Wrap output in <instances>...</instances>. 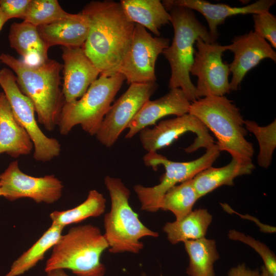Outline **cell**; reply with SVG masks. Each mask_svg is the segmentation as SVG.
<instances>
[{
    "mask_svg": "<svg viewBox=\"0 0 276 276\" xmlns=\"http://www.w3.org/2000/svg\"><path fill=\"white\" fill-rule=\"evenodd\" d=\"M62 93L65 102L80 98L97 79L99 71L82 47H63Z\"/></svg>",
    "mask_w": 276,
    "mask_h": 276,
    "instance_id": "obj_16",
    "label": "cell"
},
{
    "mask_svg": "<svg viewBox=\"0 0 276 276\" xmlns=\"http://www.w3.org/2000/svg\"><path fill=\"white\" fill-rule=\"evenodd\" d=\"M125 80L120 73L100 75L79 99L65 102L57 125L60 134L66 135L79 125L87 133L96 135Z\"/></svg>",
    "mask_w": 276,
    "mask_h": 276,
    "instance_id": "obj_7",
    "label": "cell"
},
{
    "mask_svg": "<svg viewBox=\"0 0 276 276\" xmlns=\"http://www.w3.org/2000/svg\"><path fill=\"white\" fill-rule=\"evenodd\" d=\"M189 113L213 133L220 151L228 152L242 163L252 162L253 145L245 138V120L233 101L225 96H206L192 102Z\"/></svg>",
    "mask_w": 276,
    "mask_h": 276,
    "instance_id": "obj_3",
    "label": "cell"
},
{
    "mask_svg": "<svg viewBox=\"0 0 276 276\" xmlns=\"http://www.w3.org/2000/svg\"><path fill=\"white\" fill-rule=\"evenodd\" d=\"M107 248L98 227L91 224L73 227L52 248L44 270L68 269L76 276H104L106 269L101 257Z\"/></svg>",
    "mask_w": 276,
    "mask_h": 276,
    "instance_id": "obj_5",
    "label": "cell"
},
{
    "mask_svg": "<svg viewBox=\"0 0 276 276\" xmlns=\"http://www.w3.org/2000/svg\"><path fill=\"white\" fill-rule=\"evenodd\" d=\"M244 125L247 131L252 133L258 141L259 145V152L257 156L258 165L264 168H268L276 147L275 120L264 126L259 125L254 121L245 120Z\"/></svg>",
    "mask_w": 276,
    "mask_h": 276,
    "instance_id": "obj_29",
    "label": "cell"
},
{
    "mask_svg": "<svg viewBox=\"0 0 276 276\" xmlns=\"http://www.w3.org/2000/svg\"><path fill=\"white\" fill-rule=\"evenodd\" d=\"M212 219L207 209H197L180 220L167 222L163 229L169 241L174 245L205 237Z\"/></svg>",
    "mask_w": 276,
    "mask_h": 276,
    "instance_id": "obj_24",
    "label": "cell"
},
{
    "mask_svg": "<svg viewBox=\"0 0 276 276\" xmlns=\"http://www.w3.org/2000/svg\"><path fill=\"white\" fill-rule=\"evenodd\" d=\"M228 237L231 240L242 242L254 248L261 257L264 266L270 275L276 276V257L266 245L235 229L228 232Z\"/></svg>",
    "mask_w": 276,
    "mask_h": 276,
    "instance_id": "obj_31",
    "label": "cell"
},
{
    "mask_svg": "<svg viewBox=\"0 0 276 276\" xmlns=\"http://www.w3.org/2000/svg\"><path fill=\"white\" fill-rule=\"evenodd\" d=\"M128 18L152 32L157 37L160 29L170 22V15L159 0H121L120 2Z\"/></svg>",
    "mask_w": 276,
    "mask_h": 276,
    "instance_id": "obj_23",
    "label": "cell"
},
{
    "mask_svg": "<svg viewBox=\"0 0 276 276\" xmlns=\"http://www.w3.org/2000/svg\"><path fill=\"white\" fill-rule=\"evenodd\" d=\"M191 102L179 88H171L164 96L155 100L147 101L132 120L127 128L126 139H131L137 132L168 115L181 116L189 113Z\"/></svg>",
    "mask_w": 276,
    "mask_h": 276,
    "instance_id": "obj_18",
    "label": "cell"
},
{
    "mask_svg": "<svg viewBox=\"0 0 276 276\" xmlns=\"http://www.w3.org/2000/svg\"><path fill=\"white\" fill-rule=\"evenodd\" d=\"M193 63L190 74L197 77L196 86L199 98L209 96H224L231 91L228 63L223 62L222 55L227 45L204 42L198 38L195 42Z\"/></svg>",
    "mask_w": 276,
    "mask_h": 276,
    "instance_id": "obj_10",
    "label": "cell"
},
{
    "mask_svg": "<svg viewBox=\"0 0 276 276\" xmlns=\"http://www.w3.org/2000/svg\"><path fill=\"white\" fill-rule=\"evenodd\" d=\"M104 184L111 199V209L104 217L103 234L112 254H139L144 248L141 240L157 238L159 234L146 226L131 207L129 190L119 178L106 176Z\"/></svg>",
    "mask_w": 276,
    "mask_h": 276,
    "instance_id": "obj_6",
    "label": "cell"
},
{
    "mask_svg": "<svg viewBox=\"0 0 276 276\" xmlns=\"http://www.w3.org/2000/svg\"><path fill=\"white\" fill-rule=\"evenodd\" d=\"M0 85L14 115L33 143L34 159L47 162L58 156L61 152L60 143L55 138L47 136L41 131L36 120L32 102L21 91L16 76L7 68L0 70Z\"/></svg>",
    "mask_w": 276,
    "mask_h": 276,
    "instance_id": "obj_9",
    "label": "cell"
},
{
    "mask_svg": "<svg viewBox=\"0 0 276 276\" xmlns=\"http://www.w3.org/2000/svg\"><path fill=\"white\" fill-rule=\"evenodd\" d=\"M255 169L251 163H243L232 158L227 165L220 168L211 166L197 174L192 179L200 198L224 185L233 186L238 176L250 174Z\"/></svg>",
    "mask_w": 276,
    "mask_h": 276,
    "instance_id": "obj_22",
    "label": "cell"
},
{
    "mask_svg": "<svg viewBox=\"0 0 276 276\" xmlns=\"http://www.w3.org/2000/svg\"><path fill=\"white\" fill-rule=\"evenodd\" d=\"M220 152L215 144L206 149L201 157L186 162L170 160L156 152H148L144 157L146 166L154 169L162 165L165 169V173L160 177L159 183L153 187H144L139 184L134 186L141 210L150 213L157 212L163 197L169 189L178 183L193 178L199 172L212 166Z\"/></svg>",
    "mask_w": 276,
    "mask_h": 276,
    "instance_id": "obj_8",
    "label": "cell"
},
{
    "mask_svg": "<svg viewBox=\"0 0 276 276\" xmlns=\"http://www.w3.org/2000/svg\"><path fill=\"white\" fill-rule=\"evenodd\" d=\"M169 42L168 38L153 37L144 27L135 24L131 43L119 72L127 83L156 82V61Z\"/></svg>",
    "mask_w": 276,
    "mask_h": 276,
    "instance_id": "obj_11",
    "label": "cell"
},
{
    "mask_svg": "<svg viewBox=\"0 0 276 276\" xmlns=\"http://www.w3.org/2000/svg\"><path fill=\"white\" fill-rule=\"evenodd\" d=\"M45 272L47 276H70L62 269H53Z\"/></svg>",
    "mask_w": 276,
    "mask_h": 276,
    "instance_id": "obj_35",
    "label": "cell"
},
{
    "mask_svg": "<svg viewBox=\"0 0 276 276\" xmlns=\"http://www.w3.org/2000/svg\"><path fill=\"white\" fill-rule=\"evenodd\" d=\"M8 38L10 47L23 58L24 62L37 64L48 59L49 48L41 37L37 27L24 20L14 22L10 26Z\"/></svg>",
    "mask_w": 276,
    "mask_h": 276,
    "instance_id": "obj_21",
    "label": "cell"
},
{
    "mask_svg": "<svg viewBox=\"0 0 276 276\" xmlns=\"http://www.w3.org/2000/svg\"><path fill=\"white\" fill-rule=\"evenodd\" d=\"M187 132H192L196 136L194 142L185 149L187 153L194 152L200 148L206 150L215 144L206 126L189 113L162 121L152 128H143L139 132L140 139L146 151L156 152Z\"/></svg>",
    "mask_w": 276,
    "mask_h": 276,
    "instance_id": "obj_13",
    "label": "cell"
},
{
    "mask_svg": "<svg viewBox=\"0 0 276 276\" xmlns=\"http://www.w3.org/2000/svg\"><path fill=\"white\" fill-rule=\"evenodd\" d=\"M189 258V276H215V262L219 258L216 241L205 237L183 242Z\"/></svg>",
    "mask_w": 276,
    "mask_h": 276,
    "instance_id": "obj_25",
    "label": "cell"
},
{
    "mask_svg": "<svg viewBox=\"0 0 276 276\" xmlns=\"http://www.w3.org/2000/svg\"><path fill=\"white\" fill-rule=\"evenodd\" d=\"M167 10L169 11L174 30L171 45L163 52L171 68L169 87L180 88L188 100L193 102L199 99L190 76L195 51L194 45L198 38L206 42H214L208 29L198 20L192 10L174 6Z\"/></svg>",
    "mask_w": 276,
    "mask_h": 276,
    "instance_id": "obj_4",
    "label": "cell"
},
{
    "mask_svg": "<svg viewBox=\"0 0 276 276\" xmlns=\"http://www.w3.org/2000/svg\"><path fill=\"white\" fill-rule=\"evenodd\" d=\"M254 32L276 48V17L269 11L252 14Z\"/></svg>",
    "mask_w": 276,
    "mask_h": 276,
    "instance_id": "obj_32",
    "label": "cell"
},
{
    "mask_svg": "<svg viewBox=\"0 0 276 276\" xmlns=\"http://www.w3.org/2000/svg\"><path fill=\"white\" fill-rule=\"evenodd\" d=\"M259 273L258 269H251L243 263L231 268L226 276H259Z\"/></svg>",
    "mask_w": 276,
    "mask_h": 276,
    "instance_id": "obj_34",
    "label": "cell"
},
{
    "mask_svg": "<svg viewBox=\"0 0 276 276\" xmlns=\"http://www.w3.org/2000/svg\"><path fill=\"white\" fill-rule=\"evenodd\" d=\"M38 32L49 48L56 45L63 47H82L89 30V20L82 12L70 13L66 17L37 27Z\"/></svg>",
    "mask_w": 276,
    "mask_h": 276,
    "instance_id": "obj_19",
    "label": "cell"
},
{
    "mask_svg": "<svg viewBox=\"0 0 276 276\" xmlns=\"http://www.w3.org/2000/svg\"><path fill=\"white\" fill-rule=\"evenodd\" d=\"M31 0H0V8L8 20L24 19Z\"/></svg>",
    "mask_w": 276,
    "mask_h": 276,
    "instance_id": "obj_33",
    "label": "cell"
},
{
    "mask_svg": "<svg viewBox=\"0 0 276 276\" xmlns=\"http://www.w3.org/2000/svg\"><path fill=\"white\" fill-rule=\"evenodd\" d=\"M0 60L15 73L18 86L32 102L38 122L46 130H54L65 103L60 87L62 65L49 58L30 64L5 53L0 55Z\"/></svg>",
    "mask_w": 276,
    "mask_h": 276,
    "instance_id": "obj_2",
    "label": "cell"
},
{
    "mask_svg": "<svg viewBox=\"0 0 276 276\" xmlns=\"http://www.w3.org/2000/svg\"><path fill=\"white\" fill-rule=\"evenodd\" d=\"M70 14L57 0H31L24 20L38 27L64 18Z\"/></svg>",
    "mask_w": 276,
    "mask_h": 276,
    "instance_id": "obj_30",
    "label": "cell"
},
{
    "mask_svg": "<svg viewBox=\"0 0 276 276\" xmlns=\"http://www.w3.org/2000/svg\"><path fill=\"white\" fill-rule=\"evenodd\" d=\"M106 200L102 194L95 190L89 191L84 201L65 211H55L50 214L52 224L65 227L90 217H98L105 210Z\"/></svg>",
    "mask_w": 276,
    "mask_h": 276,
    "instance_id": "obj_27",
    "label": "cell"
},
{
    "mask_svg": "<svg viewBox=\"0 0 276 276\" xmlns=\"http://www.w3.org/2000/svg\"><path fill=\"white\" fill-rule=\"evenodd\" d=\"M8 20L7 17L5 16L4 13L0 8V31L3 28L5 24Z\"/></svg>",
    "mask_w": 276,
    "mask_h": 276,
    "instance_id": "obj_36",
    "label": "cell"
},
{
    "mask_svg": "<svg viewBox=\"0 0 276 276\" xmlns=\"http://www.w3.org/2000/svg\"><path fill=\"white\" fill-rule=\"evenodd\" d=\"M141 276H148L147 275H146V274L145 273H143L142 274V275Z\"/></svg>",
    "mask_w": 276,
    "mask_h": 276,
    "instance_id": "obj_38",
    "label": "cell"
},
{
    "mask_svg": "<svg viewBox=\"0 0 276 276\" xmlns=\"http://www.w3.org/2000/svg\"><path fill=\"white\" fill-rule=\"evenodd\" d=\"M275 0H258L243 7H232L224 4H213L204 0H167L162 3L166 8L176 6L196 10L205 18L209 32L213 42H216L219 35L218 26L224 23L226 18L237 15L254 14L269 11L275 4Z\"/></svg>",
    "mask_w": 276,
    "mask_h": 276,
    "instance_id": "obj_17",
    "label": "cell"
},
{
    "mask_svg": "<svg viewBox=\"0 0 276 276\" xmlns=\"http://www.w3.org/2000/svg\"><path fill=\"white\" fill-rule=\"evenodd\" d=\"M192 179L171 188L161 200L159 210L171 212L175 220H180L191 213L194 204L200 198Z\"/></svg>",
    "mask_w": 276,
    "mask_h": 276,
    "instance_id": "obj_28",
    "label": "cell"
},
{
    "mask_svg": "<svg viewBox=\"0 0 276 276\" xmlns=\"http://www.w3.org/2000/svg\"><path fill=\"white\" fill-rule=\"evenodd\" d=\"M63 229L62 226L51 224L31 247L13 262L5 276H19L36 266L57 243Z\"/></svg>",
    "mask_w": 276,
    "mask_h": 276,
    "instance_id": "obj_26",
    "label": "cell"
},
{
    "mask_svg": "<svg viewBox=\"0 0 276 276\" xmlns=\"http://www.w3.org/2000/svg\"><path fill=\"white\" fill-rule=\"evenodd\" d=\"M0 196H2L1 189H0Z\"/></svg>",
    "mask_w": 276,
    "mask_h": 276,
    "instance_id": "obj_39",
    "label": "cell"
},
{
    "mask_svg": "<svg viewBox=\"0 0 276 276\" xmlns=\"http://www.w3.org/2000/svg\"><path fill=\"white\" fill-rule=\"evenodd\" d=\"M157 87L156 82L130 84L106 114L96 134L98 141L107 147L112 146Z\"/></svg>",
    "mask_w": 276,
    "mask_h": 276,
    "instance_id": "obj_14",
    "label": "cell"
},
{
    "mask_svg": "<svg viewBox=\"0 0 276 276\" xmlns=\"http://www.w3.org/2000/svg\"><path fill=\"white\" fill-rule=\"evenodd\" d=\"M63 185L54 175L34 177L23 172L17 160L0 174L2 197L9 201L28 198L37 203L52 204L62 196Z\"/></svg>",
    "mask_w": 276,
    "mask_h": 276,
    "instance_id": "obj_12",
    "label": "cell"
},
{
    "mask_svg": "<svg viewBox=\"0 0 276 276\" xmlns=\"http://www.w3.org/2000/svg\"><path fill=\"white\" fill-rule=\"evenodd\" d=\"M259 276H271L264 266L261 267V272Z\"/></svg>",
    "mask_w": 276,
    "mask_h": 276,
    "instance_id": "obj_37",
    "label": "cell"
},
{
    "mask_svg": "<svg viewBox=\"0 0 276 276\" xmlns=\"http://www.w3.org/2000/svg\"><path fill=\"white\" fill-rule=\"evenodd\" d=\"M1 60H0V63H1Z\"/></svg>",
    "mask_w": 276,
    "mask_h": 276,
    "instance_id": "obj_40",
    "label": "cell"
},
{
    "mask_svg": "<svg viewBox=\"0 0 276 276\" xmlns=\"http://www.w3.org/2000/svg\"><path fill=\"white\" fill-rule=\"evenodd\" d=\"M89 20L82 48L100 72L110 76L119 73L130 48L135 24L127 17L120 2L91 1L81 11Z\"/></svg>",
    "mask_w": 276,
    "mask_h": 276,
    "instance_id": "obj_1",
    "label": "cell"
},
{
    "mask_svg": "<svg viewBox=\"0 0 276 276\" xmlns=\"http://www.w3.org/2000/svg\"><path fill=\"white\" fill-rule=\"evenodd\" d=\"M33 143L16 119L4 92L0 93V154L17 158L31 153Z\"/></svg>",
    "mask_w": 276,
    "mask_h": 276,
    "instance_id": "obj_20",
    "label": "cell"
},
{
    "mask_svg": "<svg viewBox=\"0 0 276 276\" xmlns=\"http://www.w3.org/2000/svg\"><path fill=\"white\" fill-rule=\"evenodd\" d=\"M227 50L232 52L234 59L228 64L232 78L230 90H237L246 74L262 60L269 58L276 62V53L266 40L253 31L236 36Z\"/></svg>",
    "mask_w": 276,
    "mask_h": 276,
    "instance_id": "obj_15",
    "label": "cell"
}]
</instances>
